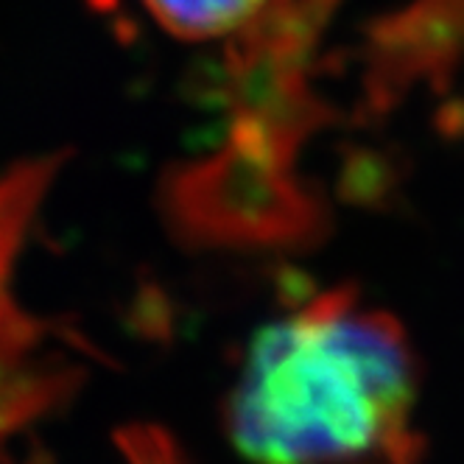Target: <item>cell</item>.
I'll list each match as a JSON object with an SVG mask.
<instances>
[{"instance_id": "1", "label": "cell", "mask_w": 464, "mask_h": 464, "mask_svg": "<svg viewBox=\"0 0 464 464\" xmlns=\"http://www.w3.org/2000/svg\"><path fill=\"white\" fill-rule=\"evenodd\" d=\"M420 363L401 322L324 291L263 324L227 401L252 464H417Z\"/></svg>"}, {"instance_id": "2", "label": "cell", "mask_w": 464, "mask_h": 464, "mask_svg": "<svg viewBox=\"0 0 464 464\" xmlns=\"http://www.w3.org/2000/svg\"><path fill=\"white\" fill-rule=\"evenodd\" d=\"M143 4L174 34L208 40L246 25L266 0H143Z\"/></svg>"}, {"instance_id": "3", "label": "cell", "mask_w": 464, "mask_h": 464, "mask_svg": "<svg viewBox=\"0 0 464 464\" xmlns=\"http://www.w3.org/2000/svg\"><path fill=\"white\" fill-rule=\"evenodd\" d=\"M121 448L129 464H188L174 440L160 428H126L121 434Z\"/></svg>"}]
</instances>
